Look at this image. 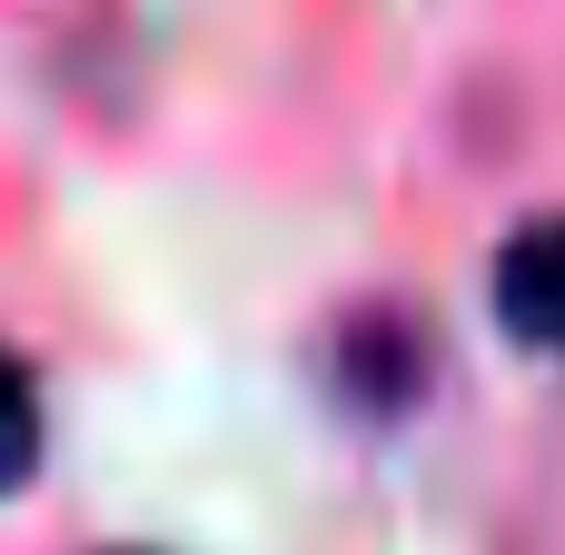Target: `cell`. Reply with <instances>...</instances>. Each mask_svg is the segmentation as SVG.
I'll list each match as a JSON object with an SVG mask.
<instances>
[{
    "label": "cell",
    "mask_w": 565,
    "mask_h": 555,
    "mask_svg": "<svg viewBox=\"0 0 565 555\" xmlns=\"http://www.w3.org/2000/svg\"><path fill=\"white\" fill-rule=\"evenodd\" d=\"M497 308L526 348L565 357V218H526L497 258Z\"/></svg>",
    "instance_id": "6da1fadb"
},
{
    "label": "cell",
    "mask_w": 565,
    "mask_h": 555,
    "mask_svg": "<svg viewBox=\"0 0 565 555\" xmlns=\"http://www.w3.org/2000/svg\"><path fill=\"white\" fill-rule=\"evenodd\" d=\"M30 467H40V387H30V367L0 348V497H10Z\"/></svg>",
    "instance_id": "7a4b0ae2"
}]
</instances>
